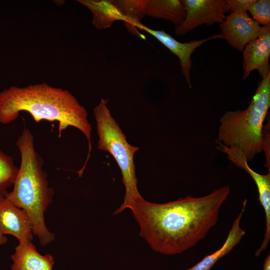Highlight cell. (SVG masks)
<instances>
[{
    "instance_id": "6da1fadb",
    "label": "cell",
    "mask_w": 270,
    "mask_h": 270,
    "mask_svg": "<svg viewBox=\"0 0 270 270\" xmlns=\"http://www.w3.org/2000/svg\"><path fill=\"white\" fill-rule=\"evenodd\" d=\"M230 188L224 186L201 197L188 196L164 204L138 200L130 208L140 236L156 252L174 255L195 246L217 222Z\"/></svg>"
},
{
    "instance_id": "7a4b0ae2",
    "label": "cell",
    "mask_w": 270,
    "mask_h": 270,
    "mask_svg": "<svg viewBox=\"0 0 270 270\" xmlns=\"http://www.w3.org/2000/svg\"><path fill=\"white\" fill-rule=\"evenodd\" d=\"M22 112L29 113L36 122H58L59 137L68 126L80 130L88 142L87 157L81 168L84 170L92 149V128L86 110L70 92L42 82L24 87L13 86L0 92V123L12 122Z\"/></svg>"
},
{
    "instance_id": "3957f363",
    "label": "cell",
    "mask_w": 270,
    "mask_h": 270,
    "mask_svg": "<svg viewBox=\"0 0 270 270\" xmlns=\"http://www.w3.org/2000/svg\"><path fill=\"white\" fill-rule=\"evenodd\" d=\"M16 144L20 154V164L12 190L4 196L24 210L32 222L33 234L44 246L55 238L47 228L44 218L54 190L48 186L43 160L35 150L34 138L28 128L24 129Z\"/></svg>"
},
{
    "instance_id": "277c9868",
    "label": "cell",
    "mask_w": 270,
    "mask_h": 270,
    "mask_svg": "<svg viewBox=\"0 0 270 270\" xmlns=\"http://www.w3.org/2000/svg\"><path fill=\"white\" fill-rule=\"evenodd\" d=\"M270 106V72L262 78L244 110L227 111L220 119L216 142L236 148L251 161L263 150L262 130Z\"/></svg>"
},
{
    "instance_id": "5b68a950",
    "label": "cell",
    "mask_w": 270,
    "mask_h": 270,
    "mask_svg": "<svg viewBox=\"0 0 270 270\" xmlns=\"http://www.w3.org/2000/svg\"><path fill=\"white\" fill-rule=\"evenodd\" d=\"M98 136V148L109 152L118 164L125 188L122 204L114 213L117 214L125 209H130L142 196L137 186L134 156L139 148L130 144L120 126L112 117L108 102L102 98L93 110Z\"/></svg>"
},
{
    "instance_id": "8992f818",
    "label": "cell",
    "mask_w": 270,
    "mask_h": 270,
    "mask_svg": "<svg viewBox=\"0 0 270 270\" xmlns=\"http://www.w3.org/2000/svg\"><path fill=\"white\" fill-rule=\"evenodd\" d=\"M186 10L183 22L176 27L174 34L184 36L202 24H221L228 11L225 0H182Z\"/></svg>"
},
{
    "instance_id": "52a82bcc",
    "label": "cell",
    "mask_w": 270,
    "mask_h": 270,
    "mask_svg": "<svg viewBox=\"0 0 270 270\" xmlns=\"http://www.w3.org/2000/svg\"><path fill=\"white\" fill-rule=\"evenodd\" d=\"M220 28L221 38L234 48L242 52L248 43L259 36L262 26L247 12H234L226 16Z\"/></svg>"
},
{
    "instance_id": "ba28073f",
    "label": "cell",
    "mask_w": 270,
    "mask_h": 270,
    "mask_svg": "<svg viewBox=\"0 0 270 270\" xmlns=\"http://www.w3.org/2000/svg\"><path fill=\"white\" fill-rule=\"evenodd\" d=\"M137 29L144 30L157 39L160 42L174 54L179 59L181 70L188 86L192 88L190 70L192 61L191 56L196 49L208 40L221 38L220 34H214L210 37L189 42H181L174 39L163 30H157L150 28L142 23L136 25Z\"/></svg>"
},
{
    "instance_id": "9c48e42d",
    "label": "cell",
    "mask_w": 270,
    "mask_h": 270,
    "mask_svg": "<svg viewBox=\"0 0 270 270\" xmlns=\"http://www.w3.org/2000/svg\"><path fill=\"white\" fill-rule=\"evenodd\" d=\"M242 53L243 80L254 70L261 79L266 76L270 72V26H262L259 36L246 46Z\"/></svg>"
},
{
    "instance_id": "30bf717a",
    "label": "cell",
    "mask_w": 270,
    "mask_h": 270,
    "mask_svg": "<svg viewBox=\"0 0 270 270\" xmlns=\"http://www.w3.org/2000/svg\"><path fill=\"white\" fill-rule=\"evenodd\" d=\"M0 232L15 236L19 242L28 243L32 240V226L24 210L0 196Z\"/></svg>"
},
{
    "instance_id": "8fae6325",
    "label": "cell",
    "mask_w": 270,
    "mask_h": 270,
    "mask_svg": "<svg viewBox=\"0 0 270 270\" xmlns=\"http://www.w3.org/2000/svg\"><path fill=\"white\" fill-rule=\"evenodd\" d=\"M11 270H52L54 260L52 255H42L32 242H19L10 256Z\"/></svg>"
},
{
    "instance_id": "7c38bea8",
    "label": "cell",
    "mask_w": 270,
    "mask_h": 270,
    "mask_svg": "<svg viewBox=\"0 0 270 270\" xmlns=\"http://www.w3.org/2000/svg\"><path fill=\"white\" fill-rule=\"evenodd\" d=\"M246 199L244 201L242 210L233 222L226 239L222 246L218 250L206 256L199 262L186 270H210L218 260L230 252L239 243L246 234L244 230L240 226V222L246 208Z\"/></svg>"
},
{
    "instance_id": "4fadbf2b",
    "label": "cell",
    "mask_w": 270,
    "mask_h": 270,
    "mask_svg": "<svg viewBox=\"0 0 270 270\" xmlns=\"http://www.w3.org/2000/svg\"><path fill=\"white\" fill-rule=\"evenodd\" d=\"M78 2L91 12L92 24L97 29L108 28L116 20L126 22L124 16L112 0H78Z\"/></svg>"
},
{
    "instance_id": "5bb4252c",
    "label": "cell",
    "mask_w": 270,
    "mask_h": 270,
    "mask_svg": "<svg viewBox=\"0 0 270 270\" xmlns=\"http://www.w3.org/2000/svg\"><path fill=\"white\" fill-rule=\"evenodd\" d=\"M145 15L170 20L177 27L184 20L186 13L182 0H148Z\"/></svg>"
},
{
    "instance_id": "9a60e30c",
    "label": "cell",
    "mask_w": 270,
    "mask_h": 270,
    "mask_svg": "<svg viewBox=\"0 0 270 270\" xmlns=\"http://www.w3.org/2000/svg\"><path fill=\"white\" fill-rule=\"evenodd\" d=\"M122 14L124 16V25L128 32L142 39L146 36L136 28L141 23L146 14V8L148 0H112Z\"/></svg>"
},
{
    "instance_id": "2e32d148",
    "label": "cell",
    "mask_w": 270,
    "mask_h": 270,
    "mask_svg": "<svg viewBox=\"0 0 270 270\" xmlns=\"http://www.w3.org/2000/svg\"><path fill=\"white\" fill-rule=\"evenodd\" d=\"M216 143L218 150L226 154L230 161L250 175L256 183L258 192H266L270 190V172L266 174L258 173L249 166L246 158L240 150L236 148L225 146L220 142Z\"/></svg>"
},
{
    "instance_id": "e0dca14e",
    "label": "cell",
    "mask_w": 270,
    "mask_h": 270,
    "mask_svg": "<svg viewBox=\"0 0 270 270\" xmlns=\"http://www.w3.org/2000/svg\"><path fill=\"white\" fill-rule=\"evenodd\" d=\"M18 170L12 158L0 150V196H4L7 189L14 185Z\"/></svg>"
},
{
    "instance_id": "ac0fdd59",
    "label": "cell",
    "mask_w": 270,
    "mask_h": 270,
    "mask_svg": "<svg viewBox=\"0 0 270 270\" xmlns=\"http://www.w3.org/2000/svg\"><path fill=\"white\" fill-rule=\"evenodd\" d=\"M252 19L264 26H270V0H256L248 10Z\"/></svg>"
},
{
    "instance_id": "d6986e66",
    "label": "cell",
    "mask_w": 270,
    "mask_h": 270,
    "mask_svg": "<svg viewBox=\"0 0 270 270\" xmlns=\"http://www.w3.org/2000/svg\"><path fill=\"white\" fill-rule=\"evenodd\" d=\"M256 0H225L228 11L247 12Z\"/></svg>"
},
{
    "instance_id": "ffe728a7",
    "label": "cell",
    "mask_w": 270,
    "mask_h": 270,
    "mask_svg": "<svg viewBox=\"0 0 270 270\" xmlns=\"http://www.w3.org/2000/svg\"><path fill=\"white\" fill-rule=\"evenodd\" d=\"M269 120L264 126L262 134L263 150L265 152L266 158L265 166L268 169V172H270V126Z\"/></svg>"
},
{
    "instance_id": "44dd1931",
    "label": "cell",
    "mask_w": 270,
    "mask_h": 270,
    "mask_svg": "<svg viewBox=\"0 0 270 270\" xmlns=\"http://www.w3.org/2000/svg\"><path fill=\"white\" fill-rule=\"evenodd\" d=\"M263 270H270V255L268 254L264 260Z\"/></svg>"
},
{
    "instance_id": "7402d4cb",
    "label": "cell",
    "mask_w": 270,
    "mask_h": 270,
    "mask_svg": "<svg viewBox=\"0 0 270 270\" xmlns=\"http://www.w3.org/2000/svg\"><path fill=\"white\" fill-rule=\"evenodd\" d=\"M8 238L5 235L0 232V245H2L7 242Z\"/></svg>"
}]
</instances>
